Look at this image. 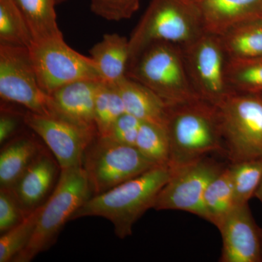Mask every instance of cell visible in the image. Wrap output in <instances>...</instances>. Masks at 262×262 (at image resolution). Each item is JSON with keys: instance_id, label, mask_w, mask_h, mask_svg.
<instances>
[{"instance_id": "f546056e", "label": "cell", "mask_w": 262, "mask_h": 262, "mask_svg": "<svg viewBox=\"0 0 262 262\" xmlns=\"http://www.w3.org/2000/svg\"><path fill=\"white\" fill-rule=\"evenodd\" d=\"M27 216L11 188L0 189V233L18 225Z\"/></svg>"}, {"instance_id": "e575fe53", "label": "cell", "mask_w": 262, "mask_h": 262, "mask_svg": "<svg viewBox=\"0 0 262 262\" xmlns=\"http://www.w3.org/2000/svg\"><path fill=\"white\" fill-rule=\"evenodd\" d=\"M261 250H262V228L261 229Z\"/></svg>"}, {"instance_id": "603a6c76", "label": "cell", "mask_w": 262, "mask_h": 262, "mask_svg": "<svg viewBox=\"0 0 262 262\" xmlns=\"http://www.w3.org/2000/svg\"><path fill=\"white\" fill-rule=\"evenodd\" d=\"M226 78L232 91L262 94V56L227 59Z\"/></svg>"}, {"instance_id": "ba28073f", "label": "cell", "mask_w": 262, "mask_h": 262, "mask_svg": "<svg viewBox=\"0 0 262 262\" xmlns=\"http://www.w3.org/2000/svg\"><path fill=\"white\" fill-rule=\"evenodd\" d=\"M0 97L33 113L59 118L51 95L39 85L28 48L0 44Z\"/></svg>"}, {"instance_id": "9c48e42d", "label": "cell", "mask_w": 262, "mask_h": 262, "mask_svg": "<svg viewBox=\"0 0 262 262\" xmlns=\"http://www.w3.org/2000/svg\"><path fill=\"white\" fill-rule=\"evenodd\" d=\"M29 50L38 82L46 94L76 81H102L94 60L70 47L63 37L33 42Z\"/></svg>"}, {"instance_id": "4fadbf2b", "label": "cell", "mask_w": 262, "mask_h": 262, "mask_svg": "<svg viewBox=\"0 0 262 262\" xmlns=\"http://www.w3.org/2000/svg\"><path fill=\"white\" fill-rule=\"evenodd\" d=\"M222 237L221 262H261V229L249 204L236 205L220 227Z\"/></svg>"}, {"instance_id": "9a60e30c", "label": "cell", "mask_w": 262, "mask_h": 262, "mask_svg": "<svg viewBox=\"0 0 262 262\" xmlns=\"http://www.w3.org/2000/svg\"><path fill=\"white\" fill-rule=\"evenodd\" d=\"M58 167L56 158L44 149L11 187L26 215L44 204L54 184Z\"/></svg>"}, {"instance_id": "d590c367", "label": "cell", "mask_w": 262, "mask_h": 262, "mask_svg": "<svg viewBox=\"0 0 262 262\" xmlns=\"http://www.w3.org/2000/svg\"><path fill=\"white\" fill-rule=\"evenodd\" d=\"M261 20H262V17H261Z\"/></svg>"}, {"instance_id": "2e32d148", "label": "cell", "mask_w": 262, "mask_h": 262, "mask_svg": "<svg viewBox=\"0 0 262 262\" xmlns=\"http://www.w3.org/2000/svg\"><path fill=\"white\" fill-rule=\"evenodd\" d=\"M101 82V80H94L76 81L52 93L51 96L59 118L96 131L95 99Z\"/></svg>"}, {"instance_id": "5bb4252c", "label": "cell", "mask_w": 262, "mask_h": 262, "mask_svg": "<svg viewBox=\"0 0 262 262\" xmlns=\"http://www.w3.org/2000/svg\"><path fill=\"white\" fill-rule=\"evenodd\" d=\"M192 1L199 12L203 32L215 35L262 17V0Z\"/></svg>"}, {"instance_id": "4dcf8cb0", "label": "cell", "mask_w": 262, "mask_h": 262, "mask_svg": "<svg viewBox=\"0 0 262 262\" xmlns=\"http://www.w3.org/2000/svg\"><path fill=\"white\" fill-rule=\"evenodd\" d=\"M140 120L128 113H124L114 123L108 131V137L112 140L116 141L124 145L135 146L139 127Z\"/></svg>"}, {"instance_id": "30bf717a", "label": "cell", "mask_w": 262, "mask_h": 262, "mask_svg": "<svg viewBox=\"0 0 262 262\" xmlns=\"http://www.w3.org/2000/svg\"><path fill=\"white\" fill-rule=\"evenodd\" d=\"M189 80L198 96L217 106L232 92L226 78V55L220 36L203 32L181 46Z\"/></svg>"}, {"instance_id": "ac0fdd59", "label": "cell", "mask_w": 262, "mask_h": 262, "mask_svg": "<svg viewBox=\"0 0 262 262\" xmlns=\"http://www.w3.org/2000/svg\"><path fill=\"white\" fill-rule=\"evenodd\" d=\"M103 82L117 84L127 77L130 62L129 39L118 34H106L90 50Z\"/></svg>"}, {"instance_id": "7402d4cb", "label": "cell", "mask_w": 262, "mask_h": 262, "mask_svg": "<svg viewBox=\"0 0 262 262\" xmlns=\"http://www.w3.org/2000/svg\"><path fill=\"white\" fill-rule=\"evenodd\" d=\"M220 37L227 59L262 56L261 19L234 27Z\"/></svg>"}, {"instance_id": "3957f363", "label": "cell", "mask_w": 262, "mask_h": 262, "mask_svg": "<svg viewBox=\"0 0 262 262\" xmlns=\"http://www.w3.org/2000/svg\"><path fill=\"white\" fill-rule=\"evenodd\" d=\"M91 196L89 179L82 166L62 169L56 188L41 208L32 238L12 261H31L49 249L66 223Z\"/></svg>"}, {"instance_id": "44dd1931", "label": "cell", "mask_w": 262, "mask_h": 262, "mask_svg": "<svg viewBox=\"0 0 262 262\" xmlns=\"http://www.w3.org/2000/svg\"><path fill=\"white\" fill-rule=\"evenodd\" d=\"M235 206L234 189L228 167L212 179L203 199V217L218 228Z\"/></svg>"}, {"instance_id": "277c9868", "label": "cell", "mask_w": 262, "mask_h": 262, "mask_svg": "<svg viewBox=\"0 0 262 262\" xmlns=\"http://www.w3.org/2000/svg\"><path fill=\"white\" fill-rule=\"evenodd\" d=\"M127 77L151 90L169 106L201 98L193 89L181 46L158 42L129 63Z\"/></svg>"}, {"instance_id": "d4e9b609", "label": "cell", "mask_w": 262, "mask_h": 262, "mask_svg": "<svg viewBox=\"0 0 262 262\" xmlns=\"http://www.w3.org/2000/svg\"><path fill=\"white\" fill-rule=\"evenodd\" d=\"M33 38L14 0H0V44L30 48Z\"/></svg>"}, {"instance_id": "d6a6232c", "label": "cell", "mask_w": 262, "mask_h": 262, "mask_svg": "<svg viewBox=\"0 0 262 262\" xmlns=\"http://www.w3.org/2000/svg\"><path fill=\"white\" fill-rule=\"evenodd\" d=\"M254 196H256L262 204V179L261 184H260L259 187H258Z\"/></svg>"}, {"instance_id": "836d02e7", "label": "cell", "mask_w": 262, "mask_h": 262, "mask_svg": "<svg viewBox=\"0 0 262 262\" xmlns=\"http://www.w3.org/2000/svg\"><path fill=\"white\" fill-rule=\"evenodd\" d=\"M63 1V0H56V3H61V2Z\"/></svg>"}, {"instance_id": "8fae6325", "label": "cell", "mask_w": 262, "mask_h": 262, "mask_svg": "<svg viewBox=\"0 0 262 262\" xmlns=\"http://www.w3.org/2000/svg\"><path fill=\"white\" fill-rule=\"evenodd\" d=\"M225 167L208 156L171 170L154 206L157 211L177 210L203 217V199L212 179Z\"/></svg>"}, {"instance_id": "cb8c5ba5", "label": "cell", "mask_w": 262, "mask_h": 262, "mask_svg": "<svg viewBox=\"0 0 262 262\" xmlns=\"http://www.w3.org/2000/svg\"><path fill=\"white\" fill-rule=\"evenodd\" d=\"M125 113L117 84L101 81L96 93L94 106L95 125L98 136L104 137L107 135L117 119Z\"/></svg>"}, {"instance_id": "e0dca14e", "label": "cell", "mask_w": 262, "mask_h": 262, "mask_svg": "<svg viewBox=\"0 0 262 262\" xmlns=\"http://www.w3.org/2000/svg\"><path fill=\"white\" fill-rule=\"evenodd\" d=\"M126 113L141 122H149L165 127L169 105L160 96L137 81L125 77L117 84Z\"/></svg>"}, {"instance_id": "484cf974", "label": "cell", "mask_w": 262, "mask_h": 262, "mask_svg": "<svg viewBox=\"0 0 262 262\" xmlns=\"http://www.w3.org/2000/svg\"><path fill=\"white\" fill-rule=\"evenodd\" d=\"M136 148L155 165L168 166L170 143L165 127L151 122H141Z\"/></svg>"}, {"instance_id": "1f68e13d", "label": "cell", "mask_w": 262, "mask_h": 262, "mask_svg": "<svg viewBox=\"0 0 262 262\" xmlns=\"http://www.w3.org/2000/svg\"><path fill=\"white\" fill-rule=\"evenodd\" d=\"M26 113L9 106V103L2 101L0 108V144L3 145L7 141L20 134L22 125H25Z\"/></svg>"}, {"instance_id": "8992f818", "label": "cell", "mask_w": 262, "mask_h": 262, "mask_svg": "<svg viewBox=\"0 0 262 262\" xmlns=\"http://www.w3.org/2000/svg\"><path fill=\"white\" fill-rule=\"evenodd\" d=\"M216 106L230 163L262 159V94L232 91Z\"/></svg>"}, {"instance_id": "5b68a950", "label": "cell", "mask_w": 262, "mask_h": 262, "mask_svg": "<svg viewBox=\"0 0 262 262\" xmlns=\"http://www.w3.org/2000/svg\"><path fill=\"white\" fill-rule=\"evenodd\" d=\"M203 32L200 13L192 0H151L129 38V63L153 43L183 46Z\"/></svg>"}, {"instance_id": "6da1fadb", "label": "cell", "mask_w": 262, "mask_h": 262, "mask_svg": "<svg viewBox=\"0 0 262 262\" xmlns=\"http://www.w3.org/2000/svg\"><path fill=\"white\" fill-rule=\"evenodd\" d=\"M170 176L168 166H155L106 192L91 196L75 212L72 220L102 217L112 222L119 238H126L132 235L136 222L154 208L158 194Z\"/></svg>"}, {"instance_id": "83f0119b", "label": "cell", "mask_w": 262, "mask_h": 262, "mask_svg": "<svg viewBox=\"0 0 262 262\" xmlns=\"http://www.w3.org/2000/svg\"><path fill=\"white\" fill-rule=\"evenodd\" d=\"M41 208L31 212L18 225L0 237V262H10L28 245L33 233Z\"/></svg>"}, {"instance_id": "f1b7e54d", "label": "cell", "mask_w": 262, "mask_h": 262, "mask_svg": "<svg viewBox=\"0 0 262 262\" xmlns=\"http://www.w3.org/2000/svg\"><path fill=\"white\" fill-rule=\"evenodd\" d=\"M141 0H91V11L111 21L126 20L139 10Z\"/></svg>"}, {"instance_id": "ffe728a7", "label": "cell", "mask_w": 262, "mask_h": 262, "mask_svg": "<svg viewBox=\"0 0 262 262\" xmlns=\"http://www.w3.org/2000/svg\"><path fill=\"white\" fill-rule=\"evenodd\" d=\"M21 12L33 38V42L63 37L57 22L56 0H14Z\"/></svg>"}, {"instance_id": "4316f807", "label": "cell", "mask_w": 262, "mask_h": 262, "mask_svg": "<svg viewBox=\"0 0 262 262\" xmlns=\"http://www.w3.org/2000/svg\"><path fill=\"white\" fill-rule=\"evenodd\" d=\"M236 205L247 204L262 179V159L244 160L229 165Z\"/></svg>"}, {"instance_id": "7a4b0ae2", "label": "cell", "mask_w": 262, "mask_h": 262, "mask_svg": "<svg viewBox=\"0 0 262 262\" xmlns=\"http://www.w3.org/2000/svg\"><path fill=\"white\" fill-rule=\"evenodd\" d=\"M165 130L171 170L211 153L224 154L218 108L202 98L169 106Z\"/></svg>"}, {"instance_id": "52a82bcc", "label": "cell", "mask_w": 262, "mask_h": 262, "mask_svg": "<svg viewBox=\"0 0 262 262\" xmlns=\"http://www.w3.org/2000/svg\"><path fill=\"white\" fill-rule=\"evenodd\" d=\"M82 166L94 196L158 165L146 159L135 146L124 145L97 135L84 151Z\"/></svg>"}, {"instance_id": "7c38bea8", "label": "cell", "mask_w": 262, "mask_h": 262, "mask_svg": "<svg viewBox=\"0 0 262 262\" xmlns=\"http://www.w3.org/2000/svg\"><path fill=\"white\" fill-rule=\"evenodd\" d=\"M25 124L46 143L61 170L82 166L84 151L98 135L92 129L28 110L26 112Z\"/></svg>"}, {"instance_id": "d6986e66", "label": "cell", "mask_w": 262, "mask_h": 262, "mask_svg": "<svg viewBox=\"0 0 262 262\" xmlns=\"http://www.w3.org/2000/svg\"><path fill=\"white\" fill-rule=\"evenodd\" d=\"M44 150L35 136L21 134L3 144L0 152V186L11 188Z\"/></svg>"}]
</instances>
